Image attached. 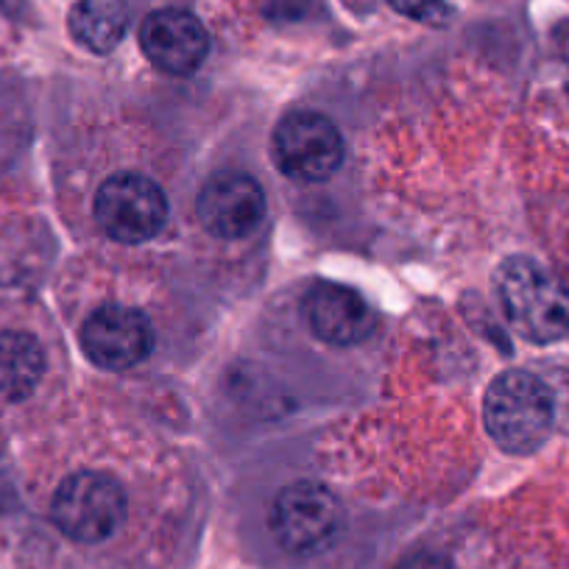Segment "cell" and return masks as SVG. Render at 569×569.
<instances>
[{
	"instance_id": "1",
	"label": "cell",
	"mask_w": 569,
	"mask_h": 569,
	"mask_svg": "<svg viewBox=\"0 0 569 569\" xmlns=\"http://www.w3.org/2000/svg\"><path fill=\"white\" fill-rule=\"evenodd\" d=\"M497 293L508 321L533 343L569 336V293L552 273L528 257H511L497 271Z\"/></svg>"
},
{
	"instance_id": "2",
	"label": "cell",
	"mask_w": 569,
	"mask_h": 569,
	"mask_svg": "<svg viewBox=\"0 0 569 569\" xmlns=\"http://www.w3.org/2000/svg\"><path fill=\"white\" fill-rule=\"evenodd\" d=\"M486 430L511 456L539 450L552 427V393L528 371H506L486 391Z\"/></svg>"
},
{
	"instance_id": "3",
	"label": "cell",
	"mask_w": 569,
	"mask_h": 569,
	"mask_svg": "<svg viewBox=\"0 0 569 569\" xmlns=\"http://www.w3.org/2000/svg\"><path fill=\"white\" fill-rule=\"evenodd\" d=\"M343 525V508L327 486L299 480L279 491L268 528L273 541L293 556H310L332 545Z\"/></svg>"
},
{
	"instance_id": "4",
	"label": "cell",
	"mask_w": 569,
	"mask_h": 569,
	"mask_svg": "<svg viewBox=\"0 0 569 569\" xmlns=\"http://www.w3.org/2000/svg\"><path fill=\"white\" fill-rule=\"evenodd\" d=\"M51 517L68 539L96 545L109 539L123 522V489L103 472H76L53 495Z\"/></svg>"
},
{
	"instance_id": "5",
	"label": "cell",
	"mask_w": 569,
	"mask_h": 569,
	"mask_svg": "<svg viewBox=\"0 0 569 569\" xmlns=\"http://www.w3.org/2000/svg\"><path fill=\"white\" fill-rule=\"evenodd\" d=\"M271 154L284 177L299 182H325L343 160L341 131L325 114L297 109L279 120Z\"/></svg>"
},
{
	"instance_id": "6",
	"label": "cell",
	"mask_w": 569,
	"mask_h": 569,
	"mask_svg": "<svg viewBox=\"0 0 569 569\" xmlns=\"http://www.w3.org/2000/svg\"><path fill=\"white\" fill-rule=\"evenodd\" d=\"M96 221L120 243H142L166 227L168 199L154 179L114 173L98 188Z\"/></svg>"
},
{
	"instance_id": "7",
	"label": "cell",
	"mask_w": 569,
	"mask_h": 569,
	"mask_svg": "<svg viewBox=\"0 0 569 569\" xmlns=\"http://www.w3.org/2000/svg\"><path fill=\"white\" fill-rule=\"evenodd\" d=\"M196 216L216 238L240 240L266 218V193L246 173H218L201 190Z\"/></svg>"
},
{
	"instance_id": "8",
	"label": "cell",
	"mask_w": 569,
	"mask_h": 569,
	"mask_svg": "<svg viewBox=\"0 0 569 569\" xmlns=\"http://www.w3.org/2000/svg\"><path fill=\"white\" fill-rule=\"evenodd\" d=\"M81 347L101 369H129L154 347V332L146 316L131 308L107 305L90 313L81 327Z\"/></svg>"
},
{
	"instance_id": "9",
	"label": "cell",
	"mask_w": 569,
	"mask_h": 569,
	"mask_svg": "<svg viewBox=\"0 0 569 569\" xmlns=\"http://www.w3.org/2000/svg\"><path fill=\"white\" fill-rule=\"evenodd\" d=\"M140 48L154 68L171 76H188L201 68L210 37L201 20L184 9L151 12L140 26Z\"/></svg>"
},
{
	"instance_id": "10",
	"label": "cell",
	"mask_w": 569,
	"mask_h": 569,
	"mask_svg": "<svg viewBox=\"0 0 569 569\" xmlns=\"http://www.w3.org/2000/svg\"><path fill=\"white\" fill-rule=\"evenodd\" d=\"M305 308L316 336L332 347H352L375 332V313L369 302L343 284H316L305 299Z\"/></svg>"
},
{
	"instance_id": "11",
	"label": "cell",
	"mask_w": 569,
	"mask_h": 569,
	"mask_svg": "<svg viewBox=\"0 0 569 569\" xmlns=\"http://www.w3.org/2000/svg\"><path fill=\"white\" fill-rule=\"evenodd\" d=\"M46 371V355L34 336L18 330L0 332V399L20 402L31 397Z\"/></svg>"
},
{
	"instance_id": "12",
	"label": "cell",
	"mask_w": 569,
	"mask_h": 569,
	"mask_svg": "<svg viewBox=\"0 0 569 569\" xmlns=\"http://www.w3.org/2000/svg\"><path fill=\"white\" fill-rule=\"evenodd\" d=\"M70 34L92 53H109L120 46L129 26L126 0H76L70 9Z\"/></svg>"
},
{
	"instance_id": "13",
	"label": "cell",
	"mask_w": 569,
	"mask_h": 569,
	"mask_svg": "<svg viewBox=\"0 0 569 569\" xmlns=\"http://www.w3.org/2000/svg\"><path fill=\"white\" fill-rule=\"evenodd\" d=\"M399 14L427 26H441L452 20V7L447 0H388Z\"/></svg>"
},
{
	"instance_id": "14",
	"label": "cell",
	"mask_w": 569,
	"mask_h": 569,
	"mask_svg": "<svg viewBox=\"0 0 569 569\" xmlns=\"http://www.w3.org/2000/svg\"><path fill=\"white\" fill-rule=\"evenodd\" d=\"M257 9L266 14L268 20H277V23H284V20H299L305 12H308L310 0H254Z\"/></svg>"
},
{
	"instance_id": "15",
	"label": "cell",
	"mask_w": 569,
	"mask_h": 569,
	"mask_svg": "<svg viewBox=\"0 0 569 569\" xmlns=\"http://www.w3.org/2000/svg\"><path fill=\"white\" fill-rule=\"evenodd\" d=\"M397 569H456L450 561H447L445 556H439V552H410V556H405L402 561L397 563Z\"/></svg>"
},
{
	"instance_id": "16",
	"label": "cell",
	"mask_w": 569,
	"mask_h": 569,
	"mask_svg": "<svg viewBox=\"0 0 569 569\" xmlns=\"http://www.w3.org/2000/svg\"><path fill=\"white\" fill-rule=\"evenodd\" d=\"M561 53H563V68H567V84H569V29L561 40Z\"/></svg>"
}]
</instances>
